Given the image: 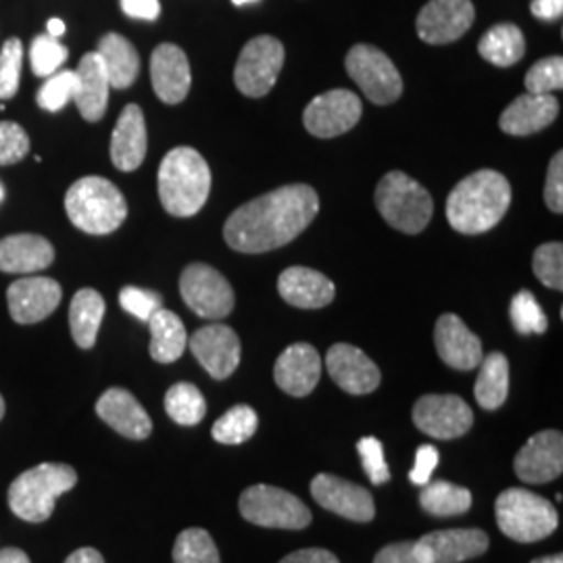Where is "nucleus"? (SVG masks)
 <instances>
[{"mask_svg":"<svg viewBox=\"0 0 563 563\" xmlns=\"http://www.w3.org/2000/svg\"><path fill=\"white\" fill-rule=\"evenodd\" d=\"M422 563H462L488 551V537L481 528H451L426 534L413 543Z\"/></svg>","mask_w":563,"mask_h":563,"instance_id":"2eb2a0df","label":"nucleus"},{"mask_svg":"<svg viewBox=\"0 0 563 563\" xmlns=\"http://www.w3.org/2000/svg\"><path fill=\"white\" fill-rule=\"evenodd\" d=\"M478 53L497 67L516 65L526 53L522 30L514 23H497L478 42Z\"/></svg>","mask_w":563,"mask_h":563,"instance_id":"473e14b6","label":"nucleus"},{"mask_svg":"<svg viewBox=\"0 0 563 563\" xmlns=\"http://www.w3.org/2000/svg\"><path fill=\"white\" fill-rule=\"evenodd\" d=\"M374 563H422L416 555L413 543H393L378 551Z\"/></svg>","mask_w":563,"mask_h":563,"instance_id":"3c124183","label":"nucleus"},{"mask_svg":"<svg viewBox=\"0 0 563 563\" xmlns=\"http://www.w3.org/2000/svg\"><path fill=\"white\" fill-rule=\"evenodd\" d=\"M325 367L332 380L349 395H369L383 380L378 365L372 362L362 349L346 342L330 346L325 355Z\"/></svg>","mask_w":563,"mask_h":563,"instance_id":"a211bd4d","label":"nucleus"},{"mask_svg":"<svg viewBox=\"0 0 563 563\" xmlns=\"http://www.w3.org/2000/svg\"><path fill=\"white\" fill-rule=\"evenodd\" d=\"M320 211L307 184L282 186L239 207L223 225V239L239 253H267L295 241Z\"/></svg>","mask_w":563,"mask_h":563,"instance_id":"f257e3e1","label":"nucleus"},{"mask_svg":"<svg viewBox=\"0 0 563 563\" xmlns=\"http://www.w3.org/2000/svg\"><path fill=\"white\" fill-rule=\"evenodd\" d=\"M532 269L537 278L547 288L562 290L563 288V246L562 242H544L534 251Z\"/></svg>","mask_w":563,"mask_h":563,"instance_id":"79ce46f5","label":"nucleus"},{"mask_svg":"<svg viewBox=\"0 0 563 563\" xmlns=\"http://www.w3.org/2000/svg\"><path fill=\"white\" fill-rule=\"evenodd\" d=\"M420 505L428 514L449 518V516H462L472 507V493L457 484L444 483V481H430L422 486Z\"/></svg>","mask_w":563,"mask_h":563,"instance_id":"f704fd0d","label":"nucleus"},{"mask_svg":"<svg viewBox=\"0 0 563 563\" xmlns=\"http://www.w3.org/2000/svg\"><path fill=\"white\" fill-rule=\"evenodd\" d=\"M437 353L449 367L470 372L484 360L483 342L455 313H444L434 328Z\"/></svg>","mask_w":563,"mask_h":563,"instance_id":"412c9836","label":"nucleus"},{"mask_svg":"<svg viewBox=\"0 0 563 563\" xmlns=\"http://www.w3.org/2000/svg\"><path fill=\"white\" fill-rule=\"evenodd\" d=\"M544 202L553 213L563 211V153H555L549 163L544 181Z\"/></svg>","mask_w":563,"mask_h":563,"instance_id":"09e8293b","label":"nucleus"},{"mask_svg":"<svg viewBox=\"0 0 563 563\" xmlns=\"http://www.w3.org/2000/svg\"><path fill=\"white\" fill-rule=\"evenodd\" d=\"M476 18L472 0H430L422 7L416 27L428 44L460 41Z\"/></svg>","mask_w":563,"mask_h":563,"instance_id":"dca6fc26","label":"nucleus"},{"mask_svg":"<svg viewBox=\"0 0 563 563\" xmlns=\"http://www.w3.org/2000/svg\"><path fill=\"white\" fill-rule=\"evenodd\" d=\"M376 207L384 222L405 234H420L434 213L430 192L402 172L384 176L376 188Z\"/></svg>","mask_w":563,"mask_h":563,"instance_id":"423d86ee","label":"nucleus"},{"mask_svg":"<svg viewBox=\"0 0 563 563\" xmlns=\"http://www.w3.org/2000/svg\"><path fill=\"white\" fill-rule=\"evenodd\" d=\"M532 563H563L562 553H558V555H547V558H539V560H534Z\"/></svg>","mask_w":563,"mask_h":563,"instance_id":"bf43d9fd","label":"nucleus"},{"mask_svg":"<svg viewBox=\"0 0 563 563\" xmlns=\"http://www.w3.org/2000/svg\"><path fill=\"white\" fill-rule=\"evenodd\" d=\"M174 562L176 563H222L220 551L213 543L211 534L202 528L181 530L174 544Z\"/></svg>","mask_w":563,"mask_h":563,"instance_id":"4c0bfd02","label":"nucleus"},{"mask_svg":"<svg viewBox=\"0 0 563 563\" xmlns=\"http://www.w3.org/2000/svg\"><path fill=\"white\" fill-rule=\"evenodd\" d=\"M104 299L99 290L95 288H81L76 292L69 305V328L71 336L80 349H92L99 330H101L102 318H104Z\"/></svg>","mask_w":563,"mask_h":563,"instance_id":"7c9ffc66","label":"nucleus"},{"mask_svg":"<svg viewBox=\"0 0 563 563\" xmlns=\"http://www.w3.org/2000/svg\"><path fill=\"white\" fill-rule=\"evenodd\" d=\"M4 418V399H2V395H0V420Z\"/></svg>","mask_w":563,"mask_h":563,"instance_id":"052dcab7","label":"nucleus"},{"mask_svg":"<svg viewBox=\"0 0 563 563\" xmlns=\"http://www.w3.org/2000/svg\"><path fill=\"white\" fill-rule=\"evenodd\" d=\"M76 90H78L76 71L53 74L48 80L42 84V88L38 90V104L44 111L57 113L67 102L74 101Z\"/></svg>","mask_w":563,"mask_h":563,"instance_id":"37998d69","label":"nucleus"},{"mask_svg":"<svg viewBox=\"0 0 563 563\" xmlns=\"http://www.w3.org/2000/svg\"><path fill=\"white\" fill-rule=\"evenodd\" d=\"M65 211L78 230L95 236L111 234L128 218V202L120 188L101 176L74 181L65 195Z\"/></svg>","mask_w":563,"mask_h":563,"instance_id":"20e7f679","label":"nucleus"},{"mask_svg":"<svg viewBox=\"0 0 563 563\" xmlns=\"http://www.w3.org/2000/svg\"><path fill=\"white\" fill-rule=\"evenodd\" d=\"M120 305L130 316L139 318L141 322H148L162 309L163 299L153 290H144L139 286H125L121 288Z\"/></svg>","mask_w":563,"mask_h":563,"instance_id":"49530a36","label":"nucleus"},{"mask_svg":"<svg viewBox=\"0 0 563 563\" xmlns=\"http://www.w3.org/2000/svg\"><path fill=\"white\" fill-rule=\"evenodd\" d=\"M69 57V51L60 44L59 38L53 36H36L30 48V60L32 69L41 78H51L57 74L60 65Z\"/></svg>","mask_w":563,"mask_h":563,"instance_id":"ea45409f","label":"nucleus"},{"mask_svg":"<svg viewBox=\"0 0 563 563\" xmlns=\"http://www.w3.org/2000/svg\"><path fill=\"white\" fill-rule=\"evenodd\" d=\"M497 523L505 537L518 543H537L558 530L560 516L553 504L523 488H507L495 504Z\"/></svg>","mask_w":563,"mask_h":563,"instance_id":"0eeeda50","label":"nucleus"},{"mask_svg":"<svg viewBox=\"0 0 563 563\" xmlns=\"http://www.w3.org/2000/svg\"><path fill=\"white\" fill-rule=\"evenodd\" d=\"M0 563L32 562H30V558H27V553H25V551H21V549H15V547H9V549H2V551H0Z\"/></svg>","mask_w":563,"mask_h":563,"instance_id":"4d7b16f0","label":"nucleus"},{"mask_svg":"<svg viewBox=\"0 0 563 563\" xmlns=\"http://www.w3.org/2000/svg\"><path fill=\"white\" fill-rule=\"evenodd\" d=\"M146 323L151 328V357L157 363L178 362L188 346V334L180 318L162 307Z\"/></svg>","mask_w":563,"mask_h":563,"instance_id":"2f4dec72","label":"nucleus"},{"mask_svg":"<svg viewBox=\"0 0 563 563\" xmlns=\"http://www.w3.org/2000/svg\"><path fill=\"white\" fill-rule=\"evenodd\" d=\"M282 299L299 309H322L334 301L336 286L322 272L295 265L284 269L278 278Z\"/></svg>","mask_w":563,"mask_h":563,"instance_id":"393cba45","label":"nucleus"},{"mask_svg":"<svg viewBox=\"0 0 563 563\" xmlns=\"http://www.w3.org/2000/svg\"><path fill=\"white\" fill-rule=\"evenodd\" d=\"M509 395V362L504 353H490L481 363L474 397L486 411H495Z\"/></svg>","mask_w":563,"mask_h":563,"instance_id":"72a5a7b5","label":"nucleus"},{"mask_svg":"<svg viewBox=\"0 0 563 563\" xmlns=\"http://www.w3.org/2000/svg\"><path fill=\"white\" fill-rule=\"evenodd\" d=\"M188 346L207 374L216 380L230 378L241 363V339L230 325L223 323H211L197 330L190 336Z\"/></svg>","mask_w":563,"mask_h":563,"instance_id":"4468645a","label":"nucleus"},{"mask_svg":"<svg viewBox=\"0 0 563 563\" xmlns=\"http://www.w3.org/2000/svg\"><path fill=\"white\" fill-rule=\"evenodd\" d=\"M46 27H48V36H53V38H60V36L65 34V23L57 20V18L48 21V23H46Z\"/></svg>","mask_w":563,"mask_h":563,"instance_id":"13d9d810","label":"nucleus"},{"mask_svg":"<svg viewBox=\"0 0 563 563\" xmlns=\"http://www.w3.org/2000/svg\"><path fill=\"white\" fill-rule=\"evenodd\" d=\"M241 514L244 520L263 528L301 530L311 523V511L288 490L278 486L257 484L242 493Z\"/></svg>","mask_w":563,"mask_h":563,"instance_id":"6e6552de","label":"nucleus"},{"mask_svg":"<svg viewBox=\"0 0 563 563\" xmlns=\"http://www.w3.org/2000/svg\"><path fill=\"white\" fill-rule=\"evenodd\" d=\"M346 71L365 97L376 104H390L401 97L402 78L388 55L372 44H355L346 55Z\"/></svg>","mask_w":563,"mask_h":563,"instance_id":"1a4fd4ad","label":"nucleus"},{"mask_svg":"<svg viewBox=\"0 0 563 563\" xmlns=\"http://www.w3.org/2000/svg\"><path fill=\"white\" fill-rule=\"evenodd\" d=\"M362 109V99L355 92L330 90L307 104L302 123L318 139H336L360 123Z\"/></svg>","mask_w":563,"mask_h":563,"instance_id":"f8f14e48","label":"nucleus"},{"mask_svg":"<svg viewBox=\"0 0 563 563\" xmlns=\"http://www.w3.org/2000/svg\"><path fill=\"white\" fill-rule=\"evenodd\" d=\"M357 453L362 457L363 470L374 484H384L390 481V470L384 457V446L378 439L365 437L357 443Z\"/></svg>","mask_w":563,"mask_h":563,"instance_id":"de8ad7c7","label":"nucleus"},{"mask_svg":"<svg viewBox=\"0 0 563 563\" xmlns=\"http://www.w3.org/2000/svg\"><path fill=\"white\" fill-rule=\"evenodd\" d=\"M530 9L537 20H560L563 13V0H532Z\"/></svg>","mask_w":563,"mask_h":563,"instance_id":"5fc2aeb1","label":"nucleus"},{"mask_svg":"<svg viewBox=\"0 0 563 563\" xmlns=\"http://www.w3.org/2000/svg\"><path fill=\"white\" fill-rule=\"evenodd\" d=\"M78 483V474L67 463H41L18 476L9 486V507L25 522L41 523L55 511L60 495Z\"/></svg>","mask_w":563,"mask_h":563,"instance_id":"39448f33","label":"nucleus"},{"mask_svg":"<svg viewBox=\"0 0 563 563\" xmlns=\"http://www.w3.org/2000/svg\"><path fill=\"white\" fill-rule=\"evenodd\" d=\"M516 474L528 484H547L563 472V437L558 430H543L523 444L516 455Z\"/></svg>","mask_w":563,"mask_h":563,"instance_id":"aec40b11","label":"nucleus"},{"mask_svg":"<svg viewBox=\"0 0 563 563\" xmlns=\"http://www.w3.org/2000/svg\"><path fill=\"white\" fill-rule=\"evenodd\" d=\"M511 202V186L504 174L481 169L465 176L449 195L446 220L453 230L474 236L501 222Z\"/></svg>","mask_w":563,"mask_h":563,"instance_id":"f03ea898","label":"nucleus"},{"mask_svg":"<svg viewBox=\"0 0 563 563\" xmlns=\"http://www.w3.org/2000/svg\"><path fill=\"white\" fill-rule=\"evenodd\" d=\"M322 357L316 346L307 342L290 344L276 362L274 378L290 397H307L320 383Z\"/></svg>","mask_w":563,"mask_h":563,"instance_id":"4be33fe9","label":"nucleus"},{"mask_svg":"<svg viewBox=\"0 0 563 563\" xmlns=\"http://www.w3.org/2000/svg\"><path fill=\"white\" fill-rule=\"evenodd\" d=\"M63 299L60 284L44 276L15 280L7 290L9 313L18 323H38L46 320Z\"/></svg>","mask_w":563,"mask_h":563,"instance_id":"6ab92c4d","label":"nucleus"},{"mask_svg":"<svg viewBox=\"0 0 563 563\" xmlns=\"http://www.w3.org/2000/svg\"><path fill=\"white\" fill-rule=\"evenodd\" d=\"M184 302L205 320H223L234 309V290L222 274L207 263H190L180 278Z\"/></svg>","mask_w":563,"mask_h":563,"instance_id":"9b49d317","label":"nucleus"},{"mask_svg":"<svg viewBox=\"0 0 563 563\" xmlns=\"http://www.w3.org/2000/svg\"><path fill=\"white\" fill-rule=\"evenodd\" d=\"M30 153V136L15 121H0V165H15Z\"/></svg>","mask_w":563,"mask_h":563,"instance_id":"a18cd8bd","label":"nucleus"},{"mask_svg":"<svg viewBox=\"0 0 563 563\" xmlns=\"http://www.w3.org/2000/svg\"><path fill=\"white\" fill-rule=\"evenodd\" d=\"M76 76H78V90L74 95L76 107L84 120L97 123L104 118V111L109 104V90H111L101 55L99 53L84 55L76 69Z\"/></svg>","mask_w":563,"mask_h":563,"instance_id":"c85d7f7f","label":"nucleus"},{"mask_svg":"<svg viewBox=\"0 0 563 563\" xmlns=\"http://www.w3.org/2000/svg\"><path fill=\"white\" fill-rule=\"evenodd\" d=\"M121 9L132 20L155 21L162 13L159 0H121Z\"/></svg>","mask_w":563,"mask_h":563,"instance_id":"603ef678","label":"nucleus"},{"mask_svg":"<svg viewBox=\"0 0 563 563\" xmlns=\"http://www.w3.org/2000/svg\"><path fill=\"white\" fill-rule=\"evenodd\" d=\"M232 2H234V4H239V7H241V4H246V2H255V0H232Z\"/></svg>","mask_w":563,"mask_h":563,"instance_id":"680f3d73","label":"nucleus"},{"mask_svg":"<svg viewBox=\"0 0 563 563\" xmlns=\"http://www.w3.org/2000/svg\"><path fill=\"white\" fill-rule=\"evenodd\" d=\"M97 413L121 437L132 441H144L153 432V422L141 402L125 388H109L97 402Z\"/></svg>","mask_w":563,"mask_h":563,"instance_id":"b1692460","label":"nucleus"},{"mask_svg":"<svg viewBox=\"0 0 563 563\" xmlns=\"http://www.w3.org/2000/svg\"><path fill=\"white\" fill-rule=\"evenodd\" d=\"M560 113L553 95H522L511 102L499 120V128L509 136H530L549 128Z\"/></svg>","mask_w":563,"mask_h":563,"instance_id":"bb28decb","label":"nucleus"},{"mask_svg":"<svg viewBox=\"0 0 563 563\" xmlns=\"http://www.w3.org/2000/svg\"><path fill=\"white\" fill-rule=\"evenodd\" d=\"M441 462L439 449L432 444H422L416 453V465L409 472V481L418 486L430 483L432 472L437 470V465Z\"/></svg>","mask_w":563,"mask_h":563,"instance_id":"8fccbe9b","label":"nucleus"},{"mask_svg":"<svg viewBox=\"0 0 563 563\" xmlns=\"http://www.w3.org/2000/svg\"><path fill=\"white\" fill-rule=\"evenodd\" d=\"M260 426V418L253 407L236 405L228 409L218 422L213 423L211 434L218 443L241 444L246 443Z\"/></svg>","mask_w":563,"mask_h":563,"instance_id":"e433bc0d","label":"nucleus"},{"mask_svg":"<svg viewBox=\"0 0 563 563\" xmlns=\"http://www.w3.org/2000/svg\"><path fill=\"white\" fill-rule=\"evenodd\" d=\"M526 90L532 95H551L563 88L562 57H547L537 60L526 74Z\"/></svg>","mask_w":563,"mask_h":563,"instance_id":"c03bdc74","label":"nucleus"},{"mask_svg":"<svg viewBox=\"0 0 563 563\" xmlns=\"http://www.w3.org/2000/svg\"><path fill=\"white\" fill-rule=\"evenodd\" d=\"M65 563H104L101 553L92 547H81L78 551H74Z\"/></svg>","mask_w":563,"mask_h":563,"instance_id":"6e6d98bb","label":"nucleus"},{"mask_svg":"<svg viewBox=\"0 0 563 563\" xmlns=\"http://www.w3.org/2000/svg\"><path fill=\"white\" fill-rule=\"evenodd\" d=\"M165 411L180 426H197L207 416V402L195 384L178 383L165 395Z\"/></svg>","mask_w":563,"mask_h":563,"instance_id":"c9c22d12","label":"nucleus"},{"mask_svg":"<svg viewBox=\"0 0 563 563\" xmlns=\"http://www.w3.org/2000/svg\"><path fill=\"white\" fill-rule=\"evenodd\" d=\"M211 190V169L201 153L178 146L163 157L159 167V199L176 218H192L201 211Z\"/></svg>","mask_w":563,"mask_h":563,"instance_id":"7ed1b4c3","label":"nucleus"},{"mask_svg":"<svg viewBox=\"0 0 563 563\" xmlns=\"http://www.w3.org/2000/svg\"><path fill=\"white\" fill-rule=\"evenodd\" d=\"M280 563H341L332 551L325 549H302L286 555Z\"/></svg>","mask_w":563,"mask_h":563,"instance_id":"864d4df0","label":"nucleus"},{"mask_svg":"<svg viewBox=\"0 0 563 563\" xmlns=\"http://www.w3.org/2000/svg\"><path fill=\"white\" fill-rule=\"evenodd\" d=\"M97 53L101 55L111 88L125 90L139 78L141 57H139V51L134 48V44L128 38H123L120 34H107L99 42Z\"/></svg>","mask_w":563,"mask_h":563,"instance_id":"c756f323","label":"nucleus"},{"mask_svg":"<svg viewBox=\"0 0 563 563\" xmlns=\"http://www.w3.org/2000/svg\"><path fill=\"white\" fill-rule=\"evenodd\" d=\"M511 323L520 334H544L549 328V320L544 316L543 307L534 299L530 290H520L509 307Z\"/></svg>","mask_w":563,"mask_h":563,"instance_id":"58836bf2","label":"nucleus"},{"mask_svg":"<svg viewBox=\"0 0 563 563\" xmlns=\"http://www.w3.org/2000/svg\"><path fill=\"white\" fill-rule=\"evenodd\" d=\"M413 423L432 439L453 441L472 428L474 413L457 395H423L413 407Z\"/></svg>","mask_w":563,"mask_h":563,"instance_id":"ddd939ff","label":"nucleus"},{"mask_svg":"<svg viewBox=\"0 0 563 563\" xmlns=\"http://www.w3.org/2000/svg\"><path fill=\"white\" fill-rule=\"evenodd\" d=\"M53 262V244L38 234H13L0 241V272L4 274H36Z\"/></svg>","mask_w":563,"mask_h":563,"instance_id":"cd10ccee","label":"nucleus"},{"mask_svg":"<svg viewBox=\"0 0 563 563\" xmlns=\"http://www.w3.org/2000/svg\"><path fill=\"white\" fill-rule=\"evenodd\" d=\"M23 46L20 38H9L0 48V101H9L18 95L21 80Z\"/></svg>","mask_w":563,"mask_h":563,"instance_id":"a19ab883","label":"nucleus"},{"mask_svg":"<svg viewBox=\"0 0 563 563\" xmlns=\"http://www.w3.org/2000/svg\"><path fill=\"white\" fill-rule=\"evenodd\" d=\"M284 65V44L274 36L246 42L234 67V84L244 97L262 99L278 81Z\"/></svg>","mask_w":563,"mask_h":563,"instance_id":"9d476101","label":"nucleus"},{"mask_svg":"<svg viewBox=\"0 0 563 563\" xmlns=\"http://www.w3.org/2000/svg\"><path fill=\"white\" fill-rule=\"evenodd\" d=\"M151 81L165 104H178L190 92V63L176 44H159L151 57Z\"/></svg>","mask_w":563,"mask_h":563,"instance_id":"5701e85b","label":"nucleus"},{"mask_svg":"<svg viewBox=\"0 0 563 563\" xmlns=\"http://www.w3.org/2000/svg\"><path fill=\"white\" fill-rule=\"evenodd\" d=\"M146 146L148 134L144 113L139 104H128L111 136V162L120 172H134L146 157Z\"/></svg>","mask_w":563,"mask_h":563,"instance_id":"a878e982","label":"nucleus"},{"mask_svg":"<svg viewBox=\"0 0 563 563\" xmlns=\"http://www.w3.org/2000/svg\"><path fill=\"white\" fill-rule=\"evenodd\" d=\"M2 199H4V186L0 184V202H2Z\"/></svg>","mask_w":563,"mask_h":563,"instance_id":"e2e57ef3","label":"nucleus"},{"mask_svg":"<svg viewBox=\"0 0 563 563\" xmlns=\"http://www.w3.org/2000/svg\"><path fill=\"white\" fill-rule=\"evenodd\" d=\"M311 495L323 509L353 522H372L376 516V505L369 490L332 474L316 476L311 483Z\"/></svg>","mask_w":563,"mask_h":563,"instance_id":"f3484780","label":"nucleus"}]
</instances>
